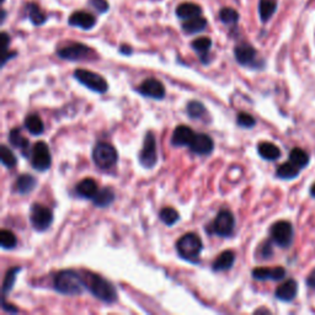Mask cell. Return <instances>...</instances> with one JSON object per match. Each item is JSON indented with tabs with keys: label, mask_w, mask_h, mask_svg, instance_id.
<instances>
[{
	"label": "cell",
	"mask_w": 315,
	"mask_h": 315,
	"mask_svg": "<svg viewBox=\"0 0 315 315\" xmlns=\"http://www.w3.org/2000/svg\"><path fill=\"white\" fill-rule=\"evenodd\" d=\"M93 160L95 165L101 170H108L113 168L119 162V154L113 148V145L108 143L100 142L97 143L93 150Z\"/></svg>",
	"instance_id": "277c9868"
},
{
	"label": "cell",
	"mask_w": 315,
	"mask_h": 315,
	"mask_svg": "<svg viewBox=\"0 0 315 315\" xmlns=\"http://www.w3.org/2000/svg\"><path fill=\"white\" fill-rule=\"evenodd\" d=\"M191 151L199 155H208L213 151L214 142L208 134L196 133L192 143L190 144Z\"/></svg>",
	"instance_id": "5bb4252c"
},
{
	"label": "cell",
	"mask_w": 315,
	"mask_h": 315,
	"mask_svg": "<svg viewBox=\"0 0 315 315\" xmlns=\"http://www.w3.org/2000/svg\"><path fill=\"white\" fill-rule=\"evenodd\" d=\"M137 91H138L140 95L145 97H151V99L155 100H162L165 96V88L163 85V83L154 78L145 79L139 85V88L137 89Z\"/></svg>",
	"instance_id": "4fadbf2b"
},
{
	"label": "cell",
	"mask_w": 315,
	"mask_h": 315,
	"mask_svg": "<svg viewBox=\"0 0 315 315\" xmlns=\"http://www.w3.org/2000/svg\"><path fill=\"white\" fill-rule=\"evenodd\" d=\"M139 164L145 169H151L156 165L158 154H156V140L153 132H148L145 134L144 144L139 153Z\"/></svg>",
	"instance_id": "9c48e42d"
},
{
	"label": "cell",
	"mask_w": 315,
	"mask_h": 315,
	"mask_svg": "<svg viewBox=\"0 0 315 315\" xmlns=\"http://www.w3.org/2000/svg\"><path fill=\"white\" fill-rule=\"evenodd\" d=\"M4 2H5V0H2V3H4Z\"/></svg>",
	"instance_id": "681fc988"
},
{
	"label": "cell",
	"mask_w": 315,
	"mask_h": 315,
	"mask_svg": "<svg viewBox=\"0 0 315 315\" xmlns=\"http://www.w3.org/2000/svg\"><path fill=\"white\" fill-rule=\"evenodd\" d=\"M30 222L37 231H45L53 222V212L51 208L40 203H33L30 211Z\"/></svg>",
	"instance_id": "8992f818"
},
{
	"label": "cell",
	"mask_w": 315,
	"mask_h": 315,
	"mask_svg": "<svg viewBox=\"0 0 315 315\" xmlns=\"http://www.w3.org/2000/svg\"><path fill=\"white\" fill-rule=\"evenodd\" d=\"M54 289L64 296H79L84 292L83 276L73 270H63L54 277Z\"/></svg>",
	"instance_id": "7a4b0ae2"
},
{
	"label": "cell",
	"mask_w": 315,
	"mask_h": 315,
	"mask_svg": "<svg viewBox=\"0 0 315 315\" xmlns=\"http://www.w3.org/2000/svg\"><path fill=\"white\" fill-rule=\"evenodd\" d=\"M9 142L14 148L21 150L22 155L31 158L30 155H31L32 149H30V142H28V140L22 136L21 131H20L19 128H14L13 131H10Z\"/></svg>",
	"instance_id": "d6986e66"
},
{
	"label": "cell",
	"mask_w": 315,
	"mask_h": 315,
	"mask_svg": "<svg viewBox=\"0 0 315 315\" xmlns=\"http://www.w3.org/2000/svg\"><path fill=\"white\" fill-rule=\"evenodd\" d=\"M272 255H273V250H272V245L270 242L265 243V245L262 246V256L265 257V259H268V257H272Z\"/></svg>",
	"instance_id": "60d3db41"
},
{
	"label": "cell",
	"mask_w": 315,
	"mask_h": 315,
	"mask_svg": "<svg viewBox=\"0 0 315 315\" xmlns=\"http://www.w3.org/2000/svg\"><path fill=\"white\" fill-rule=\"evenodd\" d=\"M253 277L257 281H281L286 277V270L281 266H277V267L273 268H268V267H257L254 268L253 272Z\"/></svg>",
	"instance_id": "e0dca14e"
},
{
	"label": "cell",
	"mask_w": 315,
	"mask_h": 315,
	"mask_svg": "<svg viewBox=\"0 0 315 315\" xmlns=\"http://www.w3.org/2000/svg\"><path fill=\"white\" fill-rule=\"evenodd\" d=\"M298 283L296 280H288L280 286L274 292V297L282 302H292L297 297Z\"/></svg>",
	"instance_id": "ac0fdd59"
},
{
	"label": "cell",
	"mask_w": 315,
	"mask_h": 315,
	"mask_svg": "<svg viewBox=\"0 0 315 315\" xmlns=\"http://www.w3.org/2000/svg\"><path fill=\"white\" fill-rule=\"evenodd\" d=\"M235 262V254L231 250H225L222 254H219V256L214 260L212 263V268L216 272H222L230 270L231 266Z\"/></svg>",
	"instance_id": "ffe728a7"
},
{
	"label": "cell",
	"mask_w": 315,
	"mask_h": 315,
	"mask_svg": "<svg viewBox=\"0 0 315 315\" xmlns=\"http://www.w3.org/2000/svg\"><path fill=\"white\" fill-rule=\"evenodd\" d=\"M89 5L94 8L99 14H105L110 9V5L106 0H89Z\"/></svg>",
	"instance_id": "ab89813d"
},
{
	"label": "cell",
	"mask_w": 315,
	"mask_h": 315,
	"mask_svg": "<svg viewBox=\"0 0 315 315\" xmlns=\"http://www.w3.org/2000/svg\"><path fill=\"white\" fill-rule=\"evenodd\" d=\"M21 271V267L16 266V267H11L7 271L4 277V282H3V297L7 296L8 293L13 289L14 285H15L16 281V274Z\"/></svg>",
	"instance_id": "d6a6232c"
},
{
	"label": "cell",
	"mask_w": 315,
	"mask_h": 315,
	"mask_svg": "<svg viewBox=\"0 0 315 315\" xmlns=\"http://www.w3.org/2000/svg\"><path fill=\"white\" fill-rule=\"evenodd\" d=\"M208 22L207 20L202 16H196V18L188 19L182 24V30L187 35H194V33L202 32L206 27H207Z\"/></svg>",
	"instance_id": "603a6c76"
},
{
	"label": "cell",
	"mask_w": 315,
	"mask_h": 315,
	"mask_svg": "<svg viewBox=\"0 0 315 315\" xmlns=\"http://www.w3.org/2000/svg\"><path fill=\"white\" fill-rule=\"evenodd\" d=\"M299 173H300L299 168L296 167L293 163L287 162V163H283L282 165H280V167L277 168L276 176L282 180H292V179H296V177L299 175Z\"/></svg>",
	"instance_id": "f546056e"
},
{
	"label": "cell",
	"mask_w": 315,
	"mask_h": 315,
	"mask_svg": "<svg viewBox=\"0 0 315 315\" xmlns=\"http://www.w3.org/2000/svg\"><path fill=\"white\" fill-rule=\"evenodd\" d=\"M289 162L293 163L299 169H303L308 167L309 162H310V158H309V154L305 150H303V149L293 148L291 150V153H289Z\"/></svg>",
	"instance_id": "1f68e13d"
},
{
	"label": "cell",
	"mask_w": 315,
	"mask_h": 315,
	"mask_svg": "<svg viewBox=\"0 0 315 315\" xmlns=\"http://www.w3.org/2000/svg\"><path fill=\"white\" fill-rule=\"evenodd\" d=\"M219 19L224 25L234 26L239 21V14H238L237 10L231 9V8H223L219 11Z\"/></svg>",
	"instance_id": "836d02e7"
},
{
	"label": "cell",
	"mask_w": 315,
	"mask_h": 315,
	"mask_svg": "<svg viewBox=\"0 0 315 315\" xmlns=\"http://www.w3.org/2000/svg\"><path fill=\"white\" fill-rule=\"evenodd\" d=\"M5 18H7V11L3 9L2 10V21H0V22H2V24L5 21Z\"/></svg>",
	"instance_id": "7dc6e473"
},
{
	"label": "cell",
	"mask_w": 315,
	"mask_h": 315,
	"mask_svg": "<svg viewBox=\"0 0 315 315\" xmlns=\"http://www.w3.org/2000/svg\"><path fill=\"white\" fill-rule=\"evenodd\" d=\"M26 11L28 19L31 20L35 26H40V25H44L46 21H47V16L44 11L41 10V8L38 5L35 4V3H28L26 5Z\"/></svg>",
	"instance_id": "83f0119b"
},
{
	"label": "cell",
	"mask_w": 315,
	"mask_h": 315,
	"mask_svg": "<svg viewBox=\"0 0 315 315\" xmlns=\"http://www.w3.org/2000/svg\"><path fill=\"white\" fill-rule=\"evenodd\" d=\"M0 160H2V164L4 167L13 169L16 167L18 164V159H16L15 154L10 150V148H8L7 145H2L0 147Z\"/></svg>",
	"instance_id": "e575fe53"
},
{
	"label": "cell",
	"mask_w": 315,
	"mask_h": 315,
	"mask_svg": "<svg viewBox=\"0 0 315 315\" xmlns=\"http://www.w3.org/2000/svg\"><path fill=\"white\" fill-rule=\"evenodd\" d=\"M191 47L201 56V61L206 64L207 63L206 62V57H207V54L212 47V40L210 37H199V38L194 40L192 44H191Z\"/></svg>",
	"instance_id": "4dcf8cb0"
},
{
	"label": "cell",
	"mask_w": 315,
	"mask_h": 315,
	"mask_svg": "<svg viewBox=\"0 0 315 315\" xmlns=\"http://www.w3.org/2000/svg\"><path fill=\"white\" fill-rule=\"evenodd\" d=\"M25 128L30 132L33 136H40V134L44 133L45 131V125L44 121L41 120V117L37 116V114H28L25 119Z\"/></svg>",
	"instance_id": "f1b7e54d"
},
{
	"label": "cell",
	"mask_w": 315,
	"mask_h": 315,
	"mask_svg": "<svg viewBox=\"0 0 315 315\" xmlns=\"http://www.w3.org/2000/svg\"><path fill=\"white\" fill-rule=\"evenodd\" d=\"M237 122L238 126L244 128H253L255 125H256V120L254 119L251 114L246 113V112H240L237 117Z\"/></svg>",
	"instance_id": "f35d334b"
},
{
	"label": "cell",
	"mask_w": 315,
	"mask_h": 315,
	"mask_svg": "<svg viewBox=\"0 0 315 315\" xmlns=\"http://www.w3.org/2000/svg\"><path fill=\"white\" fill-rule=\"evenodd\" d=\"M83 280H84L85 288L90 291L96 298L105 303H113L117 300V292L112 283L108 282L104 277L97 276L95 273L91 272H84L82 274Z\"/></svg>",
	"instance_id": "6da1fadb"
},
{
	"label": "cell",
	"mask_w": 315,
	"mask_h": 315,
	"mask_svg": "<svg viewBox=\"0 0 315 315\" xmlns=\"http://www.w3.org/2000/svg\"><path fill=\"white\" fill-rule=\"evenodd\" d=\"M68 24L73 27L82 28V30H91L95 27L96 18L87 11H75L69 16Z\"/></svg>",
	"instance_id": "2e32d148"
},
{
	"label": "cell",
	"mask_w": 315,
	"mask_h": 315,
	"mask_svg": "<svg viewBox=\"0 0 315 315\" xmlns=\"http://www.w3.org/2000/svg\"><path fill=\"white\" fill-rule=\"evenodd\" d=\"M194 136H196V133L188 126H177L174 130L173 137H171V144L174 147H187V145L190 147Z\"/></svg>",
	"instance_id": "9a60e30c"
},
{
	"label": "cell",
	"mask_w": 315,
	"mask_h": 315,
	"mask_svg": "<svg viewBox=\"0 0 315 315\" xmlns=\"http://www.w3.org/2000/svg\"><path fill=\"white\" fill-rule=\"evenodd\" d=\"M37 186V180L32 175H28V174H22L18 177L16 180V191L20 194H28L35 190Z\"/></svg>",
	"instance_id": "cb8c5ba5"
},
{
	"label": "cell",
	"mask_w": 315,
	"mask_h": 315,
	"mask_svg": "<svg viewBox=\"0 0 315 315\" xmlns=\"http://www.w3.org/2000/svg\"><path fill=\"white\" fill-rule=\"evenodd\" d=\"M15 56H16V52H9V51H8L7 53H4V57H3V62H2L3 67H4V65H5V63L9 61V59L14 58V57H15Z\"/></svg>",
	"instance_id": "bcb514c9"
},
{
	"label": "cell",
	"mask_w": 315,
	"mask_h": 315,
	"mask_svg": "<svg viewBox=\"0 0 315 315\" xmlns=\"http://www.w3.org/2000/svg\"><path fill=\"white\" fill-rule=\"evenodd\" d=\"M305 283L309 288L315 289V268L314 270H311L310 273L308 274V277H306V280H305Z\"/></svg>",
	"instance_id": "b9f144b4"
},
{
	"label": "cell",
	"mask_w": 315,
	"mask_h": 315,
	"mask_svg": "<svg viewBox=\"0 0 315 315\" xmlns=\"http://www.w3.org/2000/svg\"><path fill=\"white\" fill-rule=\"evenodd\" d=\"M271 239L272 242L280 248L287 249L293 243V227L287 220H279L271 227Z\"/></svg>",
	"instance_id": "52a82bcc"
},
{
	"label": "cell",
	"mask_w": 315,
	"mask_h": 315,
	"mask_svg": "<svg viewBox=\"0 0 315 315\" xmlns=\"http://www.w3.org/2000/svg\"><path fill=\"white\" fill-rule=\"evenodd\" d=\"M203 248L202 240L197 234L187 233L177 240L176 250L182 259L196 262Z\"/></svg>",
	"instance_id": "3957f363"
},
{
	"label": "cell",
	"mask_w": 315,
	"mask_h": 315,
	"mask_svg": "<svg viewBox=\"0 0 315 315\" xmlns=\"http://www.w3.org/2000/svg\"><path fill=\"white\" fill-rule=\"evenodd\" d=\"M57 54L62 59L71 62L88 61V59L95 57V52L84 44H71L69 46H65V47L57 51Z\"/></svg>",
	"instance_id": "ba28073f"
},
{
	"label": "cell",
	"mask_w": 315,
	"mask_h": 315,
	"mask_svg": "<svg viewBox=\"0 0 315 315\" xmlns=\"http://www.w3.org/2000/svg\"><path fill=\"white\" fill-rule=\"evenodd\" d=\"M76 190V193L79 194L80 197H84V199H94V196L97 193V184L95 180L90 179V177H88V179H84L82 180V181L79 182L78 185H76L75 187Z\"/></svg>",
	"instance_id": "7402d4cb"
},
{
	"label": "cell",
	"mask_w": 315,
	"mask_h": 315,
	"mask_svg": "<svg viewBox=\"0 0 315 315\" xmlns=\"http://www.w3.org/2000/svg\"><path fill=\"white\" fill-rule=\"evenodd\" d=\"M74 78H75L80 84L87 87L89 90L95 91V93L104 94L108 90V84L104 76L100 74L94 73V71L87 69H76L74 71Z\"/></svg>",
	"instance_id": "5b68a950"
},
{
	"label": "cell",
	"mask_w": 315,
	"mask_h": 315,
	"mask_svg": "<svg viewBox=\"0 0 315 315\" xmlns=\"http://www.w3.org/2000/svg\"><path fill=\"white\" fill-rule=\"evenodd\" d=\"M2 38H3V48H4V53H7L8 51V47H9V44H10V37L8 36L7 32H3L2 33Z\"/></svg>",
	"instance_id": "ee69618b"
},
{
	"label": "cell",
	"mask_w": 315,
	"mask_h": 315,
	"mask_svg": "<svg viewBox=\"0 0 315 315\" xmlns=\"http://www.w3.org/2000/svg\"><path fill=\"white\" fill-rule=\"evenodd\" d=\"M0 244L2 248L5 250H9V249H14L18 244V239H16L15 234L13 231L7 230V229H3L0 231Z\"/></svg>",
	"instance_id": "74e56055"
},
{
	"label": "cell",
	"mask_w": 315,
	"mask_h": 315,
	"mask_svg": "<svg viewBox=\"0 0 315 315\" xmlns=\"http://www.w3.org/2000/svg\"><path fill=\"white\" fill-rule=\"evenodd\" d=\"M234 57L237 62L243 67H257V52L249 44H240L234 48Z\"/></svg>",
	"instance_id": "7c38bea8"
},
{
	"label": "cell",
	"mask_w": 315,
	"mask_h": 315,
	"mask_svg": "<svg viewBox=\"0 0 315 315\" xmlns=\"http://www.w3.org/2000/svg\"><path fill=\"white\" fill-rule=\"evenodd\" d=\"M310 194H311V197H314L315 199V184L310 187Z\"/></svg>",
	"instance_id": "c3c4849f"
},
{
	"label": "cell",
	"mask_w": 315,
	"mask_h": 315,
	"mask_svg": "<svg viewBox=\"0 0 315 315\" xmlns=\"http://www.w3.org/2000/svg\"><path fill=\"white\" fill-rule=\"evenodd\" d=\"M113 201H114V192L111 187H104L101 188V190H99L93 199L94 205L100 208L108 207Z\"/></svg>",
	"instance_id": "484cf974"
},
{
	"label": "cell",
	"mask_w": 315,
	"mask_h": 315,
	"mask_svg": "<svg viewBox=\"0 0 315 315\" xmlns=\"http://www.w3.org/2000/svg\"><path fill=\"white\" fill-rule=\"evenodd\" d=\"M187 114L191 117L192 120H201L206 113H207V110H206V106L200 101H190L187 104Z\"/></svg>",
	"instance_id": "d590c367"
},
{
	"label": "cell",
	"mask_w": 315,
	"mask_h": 315,
	"mask_svg": "<svg viewBox=\"0 0 315 315\" xmlns=\"http://www.w3.org/2000/svg\"><path fill=\"white\" fill-rule=\"evenodd\" d=\"M3 309H4L5 311H8V313H18L19 309L16 308V306H13V304H9V303L5 302V297H3Z\"/></svg>",
	"instance_id": "7bdbcfd3"
},
{
	"label": "cell",
	"mask_w": 315,
	"mask_h": 315,
	"mask_svg": "<svg viewBox=\"0 0 315 315\" xmlns=\"http://www.w3.org/2000/svg\"><path fill=\"white\" fill-rule=\"evenodd\" d=\"M120 52H121V54H123V56H131L132 52V47H130L128 45H122L121 47H120Z\"/></svg>",
	"instance_id": "f6af8a7d"
},
{
	"label": "cell",
	"mask_w": 315,
	"mask_h": 315,
	"mask_svg": "<svg viewBox=\"0 0 315 315\" xmlns=\"http://www.w3.org/2000/svg\"><path fill=\"white\" fill-rule=\"evenodd\" d=\"M31 165L35 170L46 171L52 165V156L45 142H37L31 151Z\"/></svg>",
	"instance_id": "30bf717a"
},
{
	"label": "cell",
	"mask_w": 315,
	"mask_h": 315,
	"mask_svg": "<svg viewBox=\"0 0 315 315\" xmlns=\"http://www.w3.org/2000/svg\"><path fill=\"white\" fill-rule=\"evenodd\" d=\"M234 227H235V219H234L233 213L228 210L220 211L212 223L213 233L223 238L230 237L233 234Z\"/></svg>",
	"instance_id": "8fae6325"
},
{
	"label": "cell",
	"mask_w": 315,
	"mask_h": 315,
	"mask_svg": "<svg viewBox=\"0 0 315 315\" xmlns=\"http://www.w3.org/2000/svg\"><path fill=\"white\" fill-rule=\"evenodd\" d=\"M277 10V0H260L259 15L262 22H267Z\"/></svg>",
	"instance_id": "4316f807"
},
{
	"label": "cell",
	"mask_w": 315,
	"mask_h": 315,
	"mask_svg": "<svg viewBox=\"0 0 315 315\" xmlns=\"http://www.w3.org/2000/svg\"><path fill=\"white\" fill-rule=\"evenodd\" d=\"M176 16L181 20H188L196 18V16H201L202 9L199 4L194 3H182L176 8Z\"/></svg>",
	"instance_id": "44dd1931"
},
{
	"label": "cell",
	"mask_w": 315,
	"mask_h": 315,
	"mask_svg": "<svg viewBox=\"0 0 315 315\" xmlns=\"http://www.w3.org/2000/svg\"><path fill=\"white\" fill-rule=\"evenodd\" d=\"M159 217H160V220H162V222L164 223L165 225H168V227H171V225H174L177 222V220L180 219L179 212H177L176 210H174V208H171V207L163 208V210L160 211Z\"/></svg>",
	"instance_id": "8d00e7d4"
},
{
	"label": "cell",
	"mask_w": 315,
	"mask_h": 315,
	"mask_svg": "<svg viewBox=\"0 0 315 315\" xmlns=\"http://www.w3.org/2000/svg\"><path fill=\"white\" fill-rule=\"evenodd\" d=\"M257 151H259V155L262 159L268 160V162H273V160H277L281 156L280 148L270 142L260 143L257 145Z\"/></svg>",
	"instance_id": "d4e9b609"
}]
</instances>
